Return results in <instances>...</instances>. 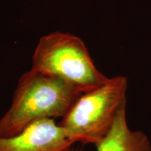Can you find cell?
Masks as SVG:
<instances>
[{
	"instance_id": "6da1fadb",
	"label": "cell",
	"mask_w": 151,
	"mask_h": 151,
	"mask_svg": "<svg viewBox=\"0 0 151 151\" xmlns=\"http://www.w3.org/2000/svg\"><path fill=\"white\" fill-rule=\"evenodd\" d=\"M83 91L62 79L30 69L19 78L12 102L0 118V137L16 136L43 119L62 118Z\"/></svg>"
},
{
	"instance_id": "7a4b0ae2",
	"label": "cell",
	"mask_w": 151,
	"mask_h": 151,
	"mask_svg": "<svg viewBox=\"0 0 151 151\" xmlns=\"http://www.w3.org/2000/svg\"><path fill=\"white\" fill-rule=\"evenodd\" d=\"M127 78L118 76L81 94L58 123L68 139L73 143H99L127 105Z\"/></svg>"
},
{
	"instance_id": "3957f363",
	"label": "cell",
	"mask_w": 151,
	"mask_h": 151,
	"mask_svg": "<svg viewBox=\"0 0 151 151\" xmlns=\"http://www.w3.org/2000/svg\"><path fill=\"white\" fill-rule=\"evenodd\" d=\"M31 69L67 81L84 92L101 86L108 79L96 67L80 38L60 32L48 34L39 39Z\"/></svg>"
},
{
	"instance_id": "277c9868",
	"label": "cell",
	"mask_w": 151,
	"mask_h": 151,
	"mask_svg": "<svg viewBox=\"0 0 151 151\" xmlns=\"http://www.w3.org/2000/svg\"><path fill=\"white\" fill-rule=\"evenodd\" d=\"M73 144L55 119L37 120L18 134L0 137V151H71Z\"/></svg>"
},
{
	"instance_id": "5b68a950",
	"label": "cell",
	"mask_w": 151,
	"mask_h": 151,
	"mask_svg": "<svg viewBox=\"0 0 151 151\" xmlns=\"http://www.w3.org/2000/svg\"><path fill=\"white\" fill-rule=\"evenodd\" d=\"M95 146L97 151H151L148 136L128 127L126 106L119 112L107 134Z\"/></svg>"
},
{
	"instance_id": "8992f818",
	"label": "cell",
	"mask_w": 151,
	"mask_h": 151,
	"mask_svg": "<svg viewBox=\"0 0 151 151\" xmlns=\"http://www.w3.org/2000/svg\"><path fill=\"white\" fill-rule=\"evenodd\" d=\"M71 151H82V148H76L75 149H71Z\"/></svg>"
}]
</instances>
